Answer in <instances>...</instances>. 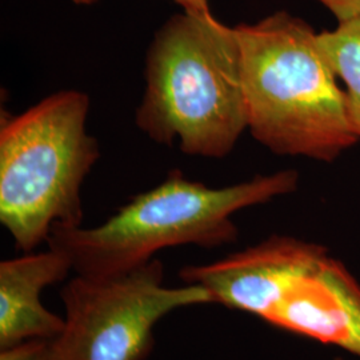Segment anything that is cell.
Segmentation results:
<instances>
[{
    "mask_svg": "<svg viewBox=\"0 0 360 360\" xmlns=\"http://www.w3.org/2000/svg\"><path fill=\"white\" fill-rule=\"evenodd\" d=\"M135 123L154 142L190 156L230 155L247 129L240 46L211 11L183 10L155 32Z\"/></svg>",
    "mask_w": 360,
    "mask_h": 360,
    "instance_id": "1",
    "label": "cell"
},
{
    "mask_svg": "<svg viewBox=\"0 0 360 360\" xmlns=\"http://www.w3.org/2000/svg\"><path fill=\"white\" fill-rule=\"evenodd\" d=\"M240 46L247 129L281 156L331 163L360 142L345 89L318 32L285 11L233 27Z\"/></svg>",
    "mask_w": 360,
    "mask_h": 360,
    "instance_id": "2",
    "label": "cell"
},
{
    "mask_svg": "<svg viewBox=\"0 0 360 360\" xmlns=\"http://www.w3.org/2000/svg\"><path fill=\"white\" fill-rule=\"evenodd\" d=\"M297 186L295 169L219 188L174 169L165 181L136 195L98 227L53 226L47 245L70 259L77 275H120L148 263L168 247L231 245L239 236L232 220L236 212L292 193Z\"/></svg>",
    "mask_w": 360,
    "mask_h": 360,
    "instance_id": "3",
    "label": "cell"
},
{
    "mask_svg": "<svg viewBox=\"0 0 360 360\" xmlns=\"http://www.w3.org/2000/svg\"><path fill=\"white\" fill-rule=\"evenodd\" d=\"M89 111L87 94L65 90L1 116L0 223L25 254L56 224L82 226V186L101 158L86 129Z\"/></svg>",
    "mask_w": 360,
    "mask_h": 360,
    "instance_id": "4",
    "label": "cell"
},
{
    "mask_svg": "<svg viewBox=\"0 0 360 360\" xmlns=\"http://www.w3.org/2000/svg\"><path fill=\"white\" fill-rule=\"evenodd\" d=\"M65 328L50 342L49 360H144L155 326L176 309L214 304L203 287L165 285V266L153 259L126 274L77 275L60 290Z\"/></svg>",
    "mask_w": 360,
    "mask_h": 360,
    "instance_id": "5",
    "label": "cell"
},
{
    "mask_svg": "<svg viewBox=\"0 0 360 360\" xmlns=\"http://www.w3.org/2000/svg\"><path fill=\"white\" fill-rule=\"evenodd\" d=\"M330 257L319 243L271 235L214 263L186 266L179 278L183 283L203 287L214 304L266 321L287 292Z\"/></svg>",
    "mask_w": 360,
    "mask_h": 360,
    "instance_id": "6",
    "label": "cell"
},
{
    "mask_svg": "<svg viewBox=\"0 0 360 360\" xmlns=\"http://www.w3.org/2000/svg\"><path fill=\"white\" fill-rule=\"evenodd\" d=\"M264 322L360 358V283L330 257L296 283Z\"/></svg>",
    "mask_w": 360,
    "mask_h": 360,
    "instance_id": "7",
    "label": "cell"
},
{
    "mask_svg": "<svg viewBox=\"0 0 360 360\" xmlns=\"http://www.w3.org/2000/svg\"><path fill=\"white\" fill-rule=\"evenodd\" d=\"M71 271L70 259L50 247L0 263V348L30 339H53L62 333L65 318L46 309L40 295Z\"/></svg>",
    "mask_w": 360,
    "mask_h": 360,
    "instance_id": "8",
    "label": "cell"
},
{
    "mask_svg": "<svg viewBox=\"0 0 360 360\" xmlns=\"http://www.w3.org/2000/svg\"><path fill=\"white\" fill-rule=\"evenodd\" d=\"M318 41L343 83L351 124L360 139V18L318 32Z\"/></svg>",
    "mask_w": 360,
    "mask_h": 360,
    "instance_id": "9",
    "label": "cell"
},
{
    "mask_svg": "<svg viewBox=\"0 0 360 360\" xmlns=\"http://www.w3.org/2000/svg\"><path fill=\"white\" fill-rule=\"evenodd\" d=\"M51 339H30L0 348V360H49Z\"/></svg>",
    "mask_w": 360,
    "mask_h": 360,
    "instance_id": "10",
    "label": "cell"
},
{
    "mask_svg": "<svg viewBox=\"0 0 360 360\" xmlns=\"http://www.w3.org/2000/svg\"><path fill=\"white\" fill-rule=\"evenodd\" d=\"M334 15L338 23L360 18V0H315Z\"/></svg>",
    "mask_w": 360,
    "mask_h": 360,
    "instance_id": "11",
    "label": "cell"
},
{
    "mask_svg": "<svg viewBox=\"0 0 360 360\" xmlns=\"http://www.w3.org/2000/svg\"><path fill=\"white\" fill-rule=\"evenodd\" d=\"M180 6L183 10H193L199 13H208V0H180Z\"/></svg>",
    "mask_w": 360,
    "mask_h": 360,
    "instance_id": "12",
    "label": "cell"
},
{
    "mask_svg": "<svg viewBox=\"0 0 360 360\" xmlns=\"http://www.w3.org/2000/svg\"><path fill=\"white\" fill-rule=\"evenodd\" d=\"M75 4H79V6H90V4H94L95 1H98V0H72ZM174 1H176L178 4L180 6V0H174Z\"/></svg>",
    "mask_w": 360,
    "mask_h": 360,
    "instance_id": "13",
    "label": "cell"
},
{
    "mask_svg": "<svg viewBox=\"0 0 360 360\" xmlns=\"http://www.w3.org/2000/svg\"><path fill=\"white\" fill-rule=\"evenodd\" d=\"M334 360H345V359H342V358H336V359H334Z\"/></svg>",
    "mask_w": 360,
    "mask_h": 360,
    "instance_id": "14",
    "label": "cell"
}]
</instances>
